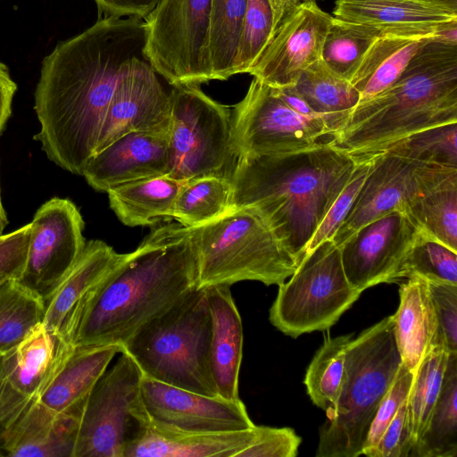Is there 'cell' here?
I'll use <instances>...</instances> for the list:
<instances>
[{"label":"cell","mask_w":457,"mask_h":457,"mask_svg":"<svg viewBox=\"0 0 457 457\" xmlns=\"http://www.w3.org/2000/svg\"><path fill=\"white\" fill-rule=\"evenodd\" d=\"M143 19L101 17L59 42L42 61L34 110V139L47 158L76 175L95 154L115 87L135 57L144 56Z\"/></svg>","instance_id":"cell-1"},{"label":"cell","mask_w":457,"mask_h":457,"mask_svg":"<svg viewBox=\"0 0 457 457\" xmlns=\"http://www.w3.org/2000/svg\"><path fill=\"white\" fill-rule=\"evenodd\" d=\"M197 287L198 259L188 228L159 227L73 308L57 336L73 346H121Z\"/></svg>","instance_id":"cell-2"},{"label":"cell","mask_w":457,"mask_h":457,"mask_svg":"<svg viewBox=\"0 0 457 457\" xmlns=\"http://www.w3.org/2000/svg\"><path fill=\"white\" fill-rule=\"evenodd\" d=\"M359 161L330 143L237 158L231 209L256 212L300 262Z\"/></svg>","instance_id":"cell-3"},{"label":"cell","mask_w":457,"mask_h":457,"mask_svg":"<svg viewBox=\"0 0 457 457\" xmlns=\"http://www.w3.org/2000/svg\"><path fill=\"white\" fill-rule=\"evenodd\" d=\"M456 122L457 44L435 37L389 87L359 102L329 143L365 159L412 134Z\"/></svg>","instance_id":"cell-4"},{"label":"cell","mask_w":457,"mask_h":457,"mask_svg":"<svg viewBox=\"0 0 457 457\" xmlns=\"http://www.w3.org/2000/svg\"><path fill=\"white\" fill-rule=\"evenodd\" d=\"M211 338L206 287H197L145 322L120 347L145 377L219 396L210 370Z\"/></svg>","instance_id":"cell-5"},{"label":"cell","mask_w":457,"mask_h":457,"mask_svg":"<svg viewBox=\"0 0 457 457\" xmlns=\"http://www.w3.org/2000/svg\"><path fill=\"white\" fill-rule=\"evenodd\" d=\"M401 365L391 316L352 339L345 351L340 395L319 430L316 457L362 454L378 407Z\"/></svg>","instance_id":"cell-6"},{"label":"cell","mask_w":457,"mask_h":457,"mask_svg":"<svg viewBox=\"0 0 457 457\" xmlns=\"http://www.w3.org/2000/svg\"><path fill=\"white\" fill-rule=\"evenodd\" d=\"M198 259V287L231 286L243 280L279 286L299 262L265 221L246 208L188 228Z\"/></svg>","instance_id":"cell-7"},{"label":"cell","mask_w":457,"mask_h":457,"mask_svg":"<svg viewBox=\"0 0 457 457\" xmlns=\"http://www.w3.org/2000/svg\"><path fill=\"white\" fill-rule=\"evenodd\" d=\"M361 294L345 276L339 247L326 240L305 253L289 279L278 286L270 321L294 338L327 330Z\"/></svg>","instance_id":"cell-8"},{"label":"cell","mask_w":457,"mask_h":457,"mask_svg":"<svg viewBox=\"0 0 457 457\" xmlns=\"http://www.w3.org/2000/svg\"><path fill=\"white\" fill-rule=\"evenodd\" d=\"M168 176L180 182L207 176L231 179L237 156L231 144V112L198 86L173 87Z\"/></svg>","instance_id":"cell-9"},{"label":"cell","mask_w":457,"mask_h":457,"mask_svg":"<svg viewBox=\"0 0 457 457\" xmlns=\"http://www.w3.org/2000/svg\"><path fill=\"white\" fill-rule=\"evenodd\" d=\"M120 353L87 399L72 457H125L150 426L141 395L143 373L127 353Z\"/></svg>","instance_id":"cell-10"},{"label":"cell","mask_w":457,"mask_h":457,"mask_svg":"<svg viewBox=\"0 0 457 457\" xmlns=\"http://www.w3.org/2000/svg\"><path fill=\"white\" fill-rule=\"evenodd\" d=\"M144 21L143 54L157 74L173 87L212 80L210 0H159Z\"/></svg>","instance_id":"cell-11"},{"label":"cell","mask_w":457,"mask_h":457,"mask_svg":"<svg viewBox=\"0 0 457 457\" xmlns=\"http://www.w3.org/2000/svg\"><path fill=\"white\" fill-rule=\"evenodd\" d=\"M332 137L321 116L297 113L274 87L255 78L231 113V144L237 158L305 150L328 143Z\"/></svg>","instance_id":"cell-12"},{"label":"cell","mask_w":457,"mask_h":457,"mask_svg":"<svg viewBox=\"0 0 457 457\" xmlns=\"http://www.w3.org/2000/svg\"><path fill=\"white\" fill-rule=\"evenodd\" d=\"M30 223L28 260L19 281L46 303L86 245L85 223L77 206L59 197L43 204Z\"/></svg>","instance_id":"cell-13"},{"label":"cell","mask_w":457,"mask_h":457,"mask_svg":"<svg viewBox=\"0 0 457 457\" xmlns=\"http://www.w3.org/2000/svg\"><path fill=\"white\" fill-rule=\"evenodd\" d=\"M420 228L404 212L394 211L350 236L338 247L345 276L360 292L394 277Z\"/></svg>","instance_id":"cell-14"},{"label":"cell","mask_w":457,"mask_h":457,"mask_svg":"<svg viewBox=\"0 0 457 457\" xmlns=\"http://www.w3.org/2000/svg\"><path fill=\"white\" fill-rule=\"evenodd\" d=\"M170 128V93L165 91L157 73L145 57H135L115 87L96 153L126 134H169Z\"/></svg>","instance_id":"cell-15"},{"label":"cell","mask_w":457,"mask_h":457,"mask_svg":"<svg viewBox=\"0 0 457 457\" xmlns=\"http://www.w3.org/2000/svg\"><path fill=\"white\" fill-rule=\"evenodd\" d=\"M332 21L315 1L301 2L248 73L273 87L295 85L308 66L321 59Z\"/></svg>","instance_id":"cell-16"},{"label":"cell","mask_w":457,"mask_h":457,"mask_svg":"<svg viewBox=\"0 0 457 457\" xmlns=\"http://www.w3.org/2000/svg\"><path fill=\"white\" fill-rule=\"evenodd\" d=\"M141 395L152 422L190 432H228L252 428L242 401L208 396L143 375Z\"/></svg>","instance_id":"cell-17"},{"label":"cell","mask_w":457,"mask_h":457,"mask_svg":"<svg viewBox=\"0 0 457 457\" xmlns=\"http://www.w3.org/2000/svg\"><path fill=\"white\" fill-rule=\"evenodd\" d=\"M58 342L43 322L17 345L0 354V427L4 430L37 398Z\"/></svg>","instance_id":"cell-18"},{"label":"cell","mask_w":457,"mask_h":457,"mask_svg":"<svg viewBox=\"0 0 457 457\" xmlns=\"http://www.w3.org/2000/svg\"><path fill=\"white\" fill-rule=\"evenodd\" d=\"M120 352V345L73 346L58 337L52 366L37 400L59 414L80 419L91 390Z\"/></svg>","instance_id":"cell-19"},{"label":"cell","mask_w":457,"mask_h":457,"mask_svg":"<svg viewBox=\"0 0 457 457\" xmlns=\"http://www.w3.org/2000/svg\"><path fill=\"white\" fill-rule=\"evenodd\" d=\"M169 134L131 132L96 152L82 176L94 189L111 188L135 180L168 175Z\"/></svg>","instance_id":"cell-20"},{"label":"cell","mask_w":457,"mask_h":457,"mask_svg":"<svg viewBox=\"0 0 457 457\" xmlns=\"http://www.w3.org/2000/svg\"><path fill=\"white\" fill-rule=\"evenodd\" d=\"M418 164L386 152L376 154L348 215L331 239L334 244L339 246L360 228L385 214L404 212L417 192Z\"/></svg>","instance_id":"cell-21"},{"label":"cell","mask_w":457,"mask_h":457,"mask_svg":"<svg viewBox=\"0 0 457 457\" xmlns=\"http://www.w3.org/2000/svg\"><path fill=\"white\" fill-rule=\"evenodd\" d=\"M334 18L440 38L457 12L425 0H336Z\"/></svg>","instance_id":"cell-22"},{"label":"cell","mask_w":457,"mask_h":457,"mask_svg":"<svg viewBox=\"0 0 457 457\" xmlns=\"http://www.w3.org/2000/svg\"><path fill=\"white\" fill-rule=\"evenodd\" d=\"M417 192L404 212L421 230L457 252V168L418 164Z\"/></svg>","instance_id":"cell-23"},{"label":"cell","mask_w":457,"mask_h":457,"mask_svg":"<svg viewBox=\"0 0 457 457\" xmlns=\"http://www.w3.org/2000/svg\"><path fill=\"white\" fill-rule=\"evenodd\" d=\"M206 296L212 318L210 370L218 395L239 400L238 377L243 353V326L229 286L212 285Z\"/></svg>","instance_id":"cell-24"},{"label":"cell","mask_w":457,"mask_h":457,"mask_svg":"<svg viewBox=\"0 0 457 457\" xmlns=\"http://www.w3.org/2000/svg\"><path fill=\"white\" fill-rule=\"evenodd\" d=\"M79 422L36 400L4 430L5 456L72 457Z\"/></svg>","instance_id":"cell-25"},{"label":"cell","mask_w":457,"mask_h":457,"mask_svg":"<svg viewBox=\"0 0 457 457\" xmlns=\"http://www.w3.org/2000/svg\"><path fill=\"white\" fill-rule=\"evenodd\" d=\"M252 428L228 432H190L154 423L125 457H237L255 435Z\"/></svg>","instance_id":"cell-26"},{"label":"cell","mask_w":457,"mask_h":457,"mask_svg":"<svg viewBox=\"0 0 457 457\" xmlns=\"http://www.w3.org/2000/svg\"><path fill=\"white\" fill-rule=\"evenodd\" d=\"M125 253H117L101 240H90L49 298L46 301L43 324L57 335L73 308L123 260Z\"/></svg>","instance_id":"cell-27"},{"label":"cell","mask_w":457,"mask_h":457,"mask_svg":"<svg viewBox=\"0 0 457 457\" xmlns=\"http://www.w3.org/2000/svg\"><path fill=\"white\" fill-rule=\"evenodd\" d=\"M397 311L391 315L402 363L415 373L426 354L434 348L436 320L427 280L410 277L399 289Z\"/></svg>","instance_id":"cell-28"},{"label":"cell","mask_w":457,"mask_h":457,"mask_svg":"<svg viewBox=\"0 0 457 457\" xmlns=\"http://www.w3.org/2000/svg\"><path fill=\"white\" fill-rule=\"evenodd\" d=\"M431 38L435 37L392 30L376 39L350 80L360 93L359 102L389 87Z\"/></svg>","instance_id":"cell-29"},{"label":"cell","mask_w":457,"mask_h":457,"mask_svg":"<svg viewBox=\"0 0 457 457\" xmlns=\"http://www.w3.org/2000/svg\"><path fill=\"white\" fill-rule=\"evenodd\" d=\"M181 183L164 175L116 186L107 191L110 207L129 227L171 220Z\"/></svg>","instance_id":"cell-30"},{"label":"cell","mask_w":457,"mask_h":457,"mask_svg":"<svg viewBox=\"0 0 457 457\" xmlns=\"http://www.w3.org/2000/svg\"><path fill=\"white\" fill-rule=\"evenodd\" d=\"M295 87L315 114L326 120L333 135L360 101V93L350 81L331 71L321 59L301 73Z\"/></svg>","instance_id":"cell-31"},{"label":"cell","mask_w":457,"mask_h":457,"mask_svg":"<svg viewBox=\"0 0 457 457\" xmlns=\"http://www.w3.org/2000/svg\"><path fill=\"white\" fill-rule=\"evenodd\" d=\"M410 456H457V353L448 354L439 395Z\"/></svg>","instance_id":"cell-32"},{"label":"cell","mask_w":457,"mask_h":457,"mask_svg":"<svg viewBox=\"0 0 457 457\" xmlns=\"http://www.w3.org/2000/svg\"><path fill=\"white\" fill-rule=\"evenodd\" d=\"M301 0H247L234 75L248 73Z\"/></svg>","instance_id":"cell-33"},{"label":"cell","mask_w":457,"mask_h":457,"mask_svg":"<svg viewBox=\"0 0 457 457\" xmlns=\"http://www.w3.org/2000/svg\"><path fill=\"white\" fill-rule=\"evenodd\" d=\"M230 179L207 176L183 181L177 194L172 219L187 227H198L231 210Z\"/></svg>","instance_id":"cell-34"},{"label":"cell","mask_w":457,"mask_h":457,"mask_svg":"<svg viewBox=\"0 0 457 457\" xmlns=\"http://www.w3.org/2000/svg\"><path fill=\"white\" fill-rule=\"evenodd\" d=\"M246 4L247 0H210L209 54L212 80H226L234 75Z\"/></svg>","instance_id":"cell-35"},{"label":"cell","mask_w":457,"mask_h":457,"mask_svg":"<svg viewBox=\"0 0 457 457\" xmlns=\"http://www.w3.org/2000/svg\"><path fill=\"white\" fill-rule=\"evenodd\" d=\"M43 298L18 280L0 285V354L21 343L42 323Z\"/></svg>","instance_id":"cell-36"},{"label":"cell","mask_w":457,"mask_h":457,"mask_svg":"<svg viewBox=\"0 0 457 457\" xmlns=\"http://www.w3.org/2000/svg\"><path fill=\"white\" fill-rule=\"evenodd\" d=\"M385 33L379 27L333 17L321 60L331 71L350 81L370 46Z\"/></svg>","instance_id":"cell-37"},{"label":"cell","mask_w":457,"mask_h":457,"mask_svg":"<svg viewBox=\"0 0 457 457\" xmlns=\"http://www.w3.org/2000/svg\"><path fill=\"white\" fill-rule=\"evenodd\" d=\"M352 335L327 337L314 354L303 383L313 404L328 412L336 404L345 378V356Z\"/></svg>","instance_id":"cell-38"},{"label":"cell","mask_w":457,"mask_h":457,"mask_svg":"<svg viewBox=\"0 0 457 457\" xmlns=\"http://www.w3.org/2000/svg\"><path fill=\"white\" fill-rule=\"evenodd\" d=\"M448 354L441 347L432 348L414 373L406 402L408 425L414 443L425 428L439 395Z\"/></svg>","instance_id":"cell-39"},{"label":"cell","mask_w":457,"mask_h":457,"mask_svg":"<svg viewBox=\"0 0 457 457\" xmlns=\"http://www.w3.org/2000/svg\"><path fill=\"white\" fill-rule=\"evenodd\" d=\"M413 276L457 284V252L420 229L394 281Z\"/></svg>","instance_id":"cell-40"},{"label":"cell","mask_w":457,"mask_h":457,"mask_svg":"<svg viewBox=\"0 0 457 457\" xmlns=\"http://www.w3.org/2000/svg\"><path fill=\"white\" fill-rule=\"evenodd\" d=\"M456 141L457 122L448 123L412 134L385 152L412 162L457 168Z\"/></svg>","instance_id":"cell-41"},{"label":"cell","mask_w":457,"mask_h":457,"mask_svg":"<svg viewBox=\"0 0 457 457\" xmlns=\"http://www.w3.org/2000/svg\"><path fill=\"white\" fill-rule=\"evenodd\" d=\"M375 155L359 160L355 170L316 229L306 253L326 240H331L345 220L353 202L374 164ZM305 255V254H304Z\"/></svg>","instance_id":"cell-42"},{"label":"cell","mask_w":457,"mask_h":457,"mask_svg":"<svg viewBox=\"0 0 457 457\" xmlns=\"http://www.w3.org/2000/svg\"><path fill=\"white\" fill-rule=\"evenodd\" d=\"M427 283L436 320L434 347L457 353V284L435 280Z\"/></svg>","instance_id":"cell-43"},{"label":"cell","mask_w":457,"mask_h":457,"mask_svg":"<svg viewBox=\"0 0 457 457\" xmlns=\"http://www.w3.org/2000/svg\"><path fill=\"white\" fill-rule=\"evenodd\" d=\"M413 377L414 373L402 363L394 382L378 407L363 445V455L377 445L384 431L407 400Z\"/></svg>","instance_id":"cell-44"},{"label":"cell","mask_w":457,"mask_h":457,"mask_svg":"<svg viewBox=\"0 0 457 457\" xmlns=\"http://www.w3.org/2000/svg\"><path fill=\"white\" fill-rule=\"evenodd\" d=\"M301 442L290 428L256 426L253 440L237 457H295Z\"/></svg>","instance_id":"cell-45"},{"label":"cell","mask_w":457,"mask_h":457,"mask_svg":"<svg viewBox=\"0 0 457 457\" xmlns=\"http://www.w3.org/2000/svg\"><path fill=\"white\" fill-rule=\"evenodd\" d=\"M31 223L0 236V285L20 280L26 268Z\"/></svg>","instance_id":"cell-46"},{"label":"cell","mask_w":457,"mask_h":457,"mask_svg":"<svg viewBox=\"0 0 457 457\" xmlns=\"http://www.w3.org/2000/svg\"><path fill=\"white\" fill-rule=\"evenodd\" d=\"M406 402L391 420L377 445L365 455L369 457H409L414 440L408 420Z\"/></svg>","instance_id":"cell-47"},{"label":"cell","mask_w":457,"mask_h":457,"mask_svg":"<svg viewBox=\"0 0 457 457\" xmlns=\"http://www.w3.org/2000/svg\"><path fill=\"white\" fill-rule=\"evenodd\" d=\"M98 18L107 16L145 19L159 0H95Z\"/></svg>","instance_id":"cell-48"},{"label":"cell","mask_w":457,"mask_h":457,"mask_svg":"<svg viewBox=\"0 0 457 457\" xmlns=\"http://www.w3.org/2000/svg\"><path fill=\"white\" fill-rule=\"evenodd\" d=\"M17 84L12 79L8 67L0 62V134L12 113V103Z\"/></svg>","instance_id":"cell-49"},{"label":"cell","mask_w":457,"mask_h":457,"mask_svg":"<svg viewBox=\"0 0 457 457\" xmlns=\"http://www.w3.org/2000/svg\"><path fill=\"white\" fill-rule=\"evenodd\" d=\"M274 89L284 103L297 113L304 116L317 115L303 96L295 88V85L274 87Z\"/></svg>","instance_id":"cell-50"},{"label":"cell","mask_w":457,"mask_h":457,"mask_svg":"<svg viewBox=\"0 0 457 457\" xmlns=\"http://www.w3.org/2000/svg\"><path fill=\"white\" fill-rule=\"evenodd\" d=\"M7 224H8V219H7L5 210L2 204L1 191H0V236L3 235V232Z\"/></svg>","instance_id":"cell-51"},{"label":"cell","mask_w":457,"mask_h":457,"mask_svg":"<svg viewBox=\"0 0 457 457\" xmlns=\"http://www.w3.org/2000/svg\"><path fill=\"white\" fill-rule=\"evenodd\" d=\"M3 433H4V429L0 427V457L5 456V452L4 449Z\"/></svg>","instance_id":"cell-52"},{"label":"cell","mask_w":457,"mask_h":457,"mask_svg":"<svg viewBox=\"0 0 457 457\" xmlns=\"http://www.w3.org/2000/svg\"><path fill=\"white\" fill-rule=\"evenodd\" d=\"M302 1V0H301ZM303 1H315V0H303Z\"/></svg>","instance_id":"cell-53"}]
</instances>
